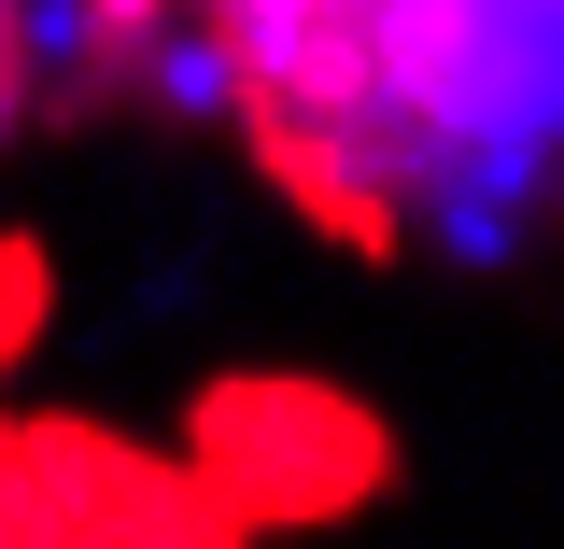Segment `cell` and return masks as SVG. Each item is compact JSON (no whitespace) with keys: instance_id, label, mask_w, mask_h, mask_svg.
Listing matches in <instances>:
<instances>
[{"instance_id":"6da1fadb","label":"cell","mask_w":564,"mask_h":549,"mask_svg":"<svg viewBox=\"0 0 564 549\" xmlns=\"http://www.w3.org/2000/svg\"><path fill=\"white\" fill-rule=\"evenodd\" d=\"M184 451L226 493L240 549L254 536H339L410 493V437L381 395H352L339 366H198L184 395Z\"/></svg>"},{"instance_id":"3957f363","label":"cell","mask_w":564,"mask_h":549,"mask_svg":"<svg viewBox=\"0 0 564 549\" xmlns=\"http://www.w3.org/2000/svg\"><path fill=\"white\" fill-rule=\"evenodd\" d=\"M212 128L254 155V184L282 198V226H311L325 254H352V268H410L423 254V184L395 169V141H367L352 113L296 99V85H269V70H226Z\"/></svg>"},{"instance_id":"277c9868","label":"cell","mask_w":564,"mask_h":549,"mask_svg":"<svg viewBox=\"0 0 564 549\" xmlns=\"http://www.w3.org/2000/svg\"><path fill=\"white\" fill-rule=\"evenodd\" d=\"M57 296H70L57 240H43V226H0V395L43 366V339H57Z\"/></svg>"},{"instance_id":"5b68a950","label":"cell","mask_w":564,"mask_h":549,"mask_svg":"<svg viewBox=\"0 0 564 549\" xmlns=\"http://www.w3.org/2000/svg\"><path fill=\"white\" fill-rule=\"evenodd\" d=\"M43 85H57V0H0V155L43 128Z\"/></svg>"},{"instance_id":"7a4b0ae2","label":"cell","mask_w":564,"mask_h":549,"mask_svg":"<svg viewBox=\"0 0 564 549\" xmlns=\"http://www.w3.org/2000/svg\"><path fill=\"white\" fill-rule=\"evenodd\" d=\"M0 549H240L198 451L99 409H0Z\"/></svg>"}]
</instances>
